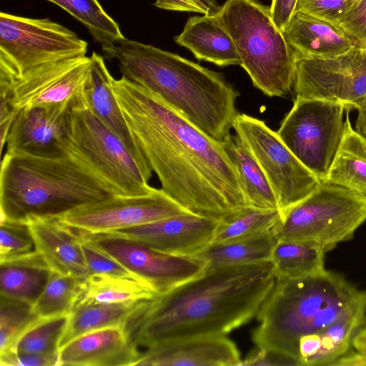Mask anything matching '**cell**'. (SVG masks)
<instances>
[{"mask_svg":"<svg viewBox=\"0 0 366 366\" xmlns=\"http://www.w3.org/2000/svg\"><path fill=\"white\" fill-rule=\"evenodd\" d=\"M362 320H342L320 332L321 346L307 366H330L350 350L353 335L361 326Z\"/></svg>","mask_w":366,"mask_h":366,"instance_id":"e575fe53","label":"cell"},{"mask_svg":"<svg viewBox=\"0 0 366 366\" xmlns=\"http://www.w3.org/2000/svg\"><path fill=\"white\" fill-rule=\"evenodd\" d=\"M84 279L51 271L32 312L39 318L70 314L82 292Z\"/></svg>","mask_w":366,"mask_h":366,"instance_id":"836d02e7","label":"cell"},{"mask_svg":"<svg viewBox=\"0 0 366 366\" xmlns=\"http://www.w3.org/2000/svg\"><path fill=\"white\" fill-rule=\"evenodd\" d=\"M366 220V201L343 187L321 182L288 209L273 228L278 239L315 245L328 252L350 240Z\"/></svg>","mask_w":366,"mask_h":366,"instance_id":"ba28073f","label":"cell"},{"mask_svg":"<svg viewBox=\"0 0 366 366\" xmlns=\"http://www.w3.org/2000/svg\"><path fill=\"white\" fill-rule=\"evenodd\" d=\"M142 352L122 325L84 333L59 350V366H134Z\"/></svg>","mask_w":366,"mask_h":366,"instance_id":"ac0fdd59","label":"cell"},{"mask_svg":"<svg viewBox=\"0 0 366 366\" xmlns=\"http://www.w3.org/2000/svg\"><path fill=\"white\" fill-rule=\"evenodd\" d=\"M77 230L81 237V247L89 274H107L138 278L119 262L95 247L82 236L79 229Z\"/></svg>","mask_w":366,"mask_h":366,"instance_id":"74e56055","label":"cell"},{"mask_svg":"<svg viewBox=\"0 0 366 366\" xmlns=\"http://www.w3.org/2000/svg\"><path fill=\"white\" fill-rule=\"evenodd\" d=\"M90 71L84 88L86 109L125 144L149 182L152 170L137 145L115 97L113 76L102 56L93 52Z\"/></svg>","mask_w":366,"mask_h":366,"instance_id":"d6986e66","label":"cell"},{"mask_svg":"<svg viewBox=\"0 0 366 366\" xmlns=\"http://www.w3.org/2000/svg\"><path fill=\"white\" fill-rule=\"evenodd\" d=\"M1 296L26 303L36 302L51 269L36 252L21 258L0 262Z\"/></svg>","mask_w":366,"mask_h":366,"instance_id":"cb8c5ba5","label":"cell"},{"mask_svg":"<svg viewBox=\"0 0 366 366\" xmlns=\"http://www.w3.org/2000/svg\"><path fill=\"white\" fill-rule=\"evenodd\" d=\"M365 307L366 291L335 271L296 279L276 277L257 314L259 323L252 339L256 347L283 353L301 365V337L320 332L340 320H362Z\"/></svg>","mask_w":366,"mask_h":366,"instance_id":"277c9868","label":"cell"},{"mask_svg":"<svg viewBox=\"0 0 366 366\" xmlns=\"http://www.w3.org/2000/svg\"><path fill=\"white\" fill-rule=\"evenodd\" d=\"M261 365H300L298 361L283 353L256 347L244 360H242L239 366Z\"/></svg>","mask_w":366,"mask_h":366,"instance_id":"b9f144b4","label":"cell"},{"mask_svg":"<svg viewBox=\"0 0 366 366\" xmlns=\"http://www.w3.org/2000/svg\"><path fill=\"white\" fill-rule=\"evenodd\" d=\"M187 212H189L162 189L154 188L144 195L115 194L75 209L59 218L73 228L89 233H104Z\"/></svg>","mask_w":366,"mask_h":366,"instance_id":"9a60e30c","label":"cell"},{"mask_svg":"<svg viewBox=\"0 0 366 366\" xmlns=\"http://www.w3.org/2000/svg\"><path fill=\"white\" fill-rule=\"evenodd\" d=\"M122 76L147 89L222 143L239 114V92L224 76L176 54L124 39L102 46Z\"/></svg>","mask_w":366,"mask_h":366,"instance_id":"3957f363","label":"cell"},{"mask_svg":"<svg viewBox=\"0 0 366 366\" xmlns=\"http://www.w3.org/2000/svg\"><path fill=\"white\" fill-rule=\"evenodd\" d=\"M31 306L1 296L0 354L6 352L19 336L36 319Z\"/></svg>","mask_w":366,"mask_h":366,"instance_id":"d590c367","label":"cell"},{"mask_svg":"<svg viewBox=\"0 0 366 366\" xmlns=\"http://www.w3.org/2000/svg\"><path fill=\"white\" fill-rule=\"evenodd\" d=\"M36 249L51 271L84 279L89 274L79 231L59 217L28 223Z\"/></svg>","mask_w":366,"mask_h":366,"instance_id":"ffe728a7","label":"cell"},{"mask_svg":"<svg viewBox=\"0 0 366 366\" xmlns=\"http://www.w3.org/2000/svg\"><path fill=\"white\" fill-rule=\"evenodd\" d=\"M154 290L144 280L107 274H89L76 304H119L153 299Z\"/></svg>","mask_w":366,"mask_h":366,"instance_id":"83f0119b","label":"cell"},{"mask_svg":"<svg viewBox=\"0 0 366 366\" xmlns=\"http://www.w3.org/2000/svg\"><path fill=\"white\" fill-rule=\"evenodd\" d=\"M88 43L49 19L0 14V80L11 81L40 66L86 56Z\"/></svg>","mask_w":366,"mask_h":366,"instance_id":"9c48e42d","label":"cell"},{"mask_svg":"<svg viewBox=\"0 0 366 366\" xmlns=\"http://www.w3.org/2000/svg\"><path fill=\"white\" fill-rule=\"evenodd\" d=\"M79 230L95 247L149 284L157 295L179 287L201 275L205 269L204 264L194 256L162 252L109 233Z\"/></svg>","mask_w":366,"mask_h":366,"instance_id":"5bb4252c","label":"cell"},{"mask_svg":"<svg viewBox=\"0 0 366 366\" xmlns=\"http://www.w3.org/2000/svg\"><path fill=\"white\" fill-rule=\"evenodd\" d=\"M281 218L278 209L247 206L219 220L211 244L252 237L272 229Z\"/></svg>","mask_w":366,"mask_h":366,"instance_id":"4dcf8cb0","label":"cell"},{"mask_svg":"<svg viewBox=\"0 0 366 366\" xmlns=\"http://www.w3.org/2000/svg\"><path fill=\"white\" fill-rule=\"evenodd\" d=\"M297 0H272L270 12L277 26L282 31L294 12Z\"/></svg>","mask_w":366,"mask_h":366,"instance_id":"ee69618b","label":"cell"},{"mask_svg":"<svg viewBox=\"0 0 366 366\" xmlns=\"http://www.w3.org/2000/svg\"><path fill=\"white\" fill-rule=\"evenodd\" d=\"M154 5L159 9L216 15L221 6L217 0H156Z\"/></svg>","mask_w":366,"mask_h":366,"instance_id":"60d3db41","label":"cell"},{"mask_svg":"<svg viewBox=\"0 0 366 366\" xmlns=\"http://www.w3.org/2000/svg\"><path fill=\"white\" fill-rule=\"evenodd\" d=\"M112 87L162 189L191 213L221 219L249 206L222 144L147 89L122 76Z\"/></svg>","mask_w":366,"mask_h":366,"instance_id":"6da1fadb","label":"cell"},{"mask_svg":"<svg viewBox=\"0 0 366 366\" xmlns=\"http://www.w3.org/2000/svg\"><path fill=\"white\" fill-rule=\"evenodd\" d=\"M360 327H366V307L364 312V316L362 319V322Z\"/></svg>","mask_w":366,"mask_h":366,"instance_id":"c3c4849f","label":"cell"},{"mask_svg":"<svg viewBox=\"0 0 366 366\" xmlns=\"http://www.w3.org/2000/svg\"><path fill=\"white\" fill-rule=\"evenodd\" d=\"M356 109L357 117L355 122V130L366 137V100Z\"/></svg>","mask_w":366,"mask_h":366,"instance_id":"7dc6e473","label":"cell"},{"mask_svg":"<svg viewBox=\"0 0 366 366\" xmlns=\"http://www.w3.org/2000/svg\"><path fill=\"white\" fill-rule=\"evenodd\" d=\"M276 276L271 261L219 267L142 301L123 327L137 347L226 335L257 316Z\"/></svg>","mask_w":366,"mask_h":366,"instance_id":"7a4b0ae2","label":"cell"},{"mask_svg":"<svg viewBox=\"0 0 366 366\" xmlns=\"http://www.w3.org/2000/svg\"><path fill=\"white\" fill-rule=\"evenodd\" d=\"M322 182L347 189L366 201V137L352 128L348 110L342 143Z\"/></svg>","mask_w":366,"mask_h":366,"instance_id":"d4e9b609","label":"cell"},{"mask_svg":"<svg viewBox=\"0 0 366 366\" xmlns=\"http://www.w3.org/2000/svg\"><path fill=\"white\" fill-rule=\"evenodd\" d=\"M67 112L42 107L19 111L6 139V152L46 157L63 154L61 142Z\"/></svg>","mask_w":366,"mask_h":366,"instance_id":"44dd1931","label":"cell"},{"mask_svg":"<svg viewBox=\"0 0 366 366\" xmlns=\"http://www.w3.org/2000/svg\"><path fill=\"white\" fill-rule=\"evenodd\" d=\"M36 252L28 224L0 221V262Z\"/></svg>","mask_w":366,"mask_h":366,"instance_id":"8d00e7d4","label":"cell"},{"mask_svg":"<svg viewBox=\"0 0 366 366\" xmlns=\"http://www.w3.org/2000/svg\"><path fill=\"white\" fill-rule=\"evenodd\" d=\"M351 0H297L294 11H299L340 26Z\"/></svg>","mask_w":366,"mask_h":366,"instance_id":"f35d334b","label":"cell"},{"mask_svg":"<svg viewBox=\"0 0 366 366\" xmlns=\"http://www.w3.org/2000/svg\"><path fill=\"white\" fill-rule=\"evenodd\" d=\"M293 87L297 98L357 109L366 100V49L358 47L329 59L296 56Z\"/></svg>","mask_w":366,"mask_h":366,"instance_id":"4fadbf2b","label":"cell"},{"mask_svg":"<svg viewBox=\"0 0 366 366\" xmlns=\"http://www.w3.org/2000/svg\"><path fill=\"white\" fill-rule=\"evenodd\" d=\"M147 349L135 365L239 366L242 360L236 345L225 335L172 340Z\"/></svg>","mask_w":366,"mask_h":366,"instance_id":"e0dca14e","label":"cell"},{"mask_svg":"<svg viewBox=\"0 0 366 366\" xmlns=\"http://www.w3.org/2000/svg\"><path fill=\"white\" fill-rule=\"evenodd\" d=\"M70 314L39 318L32 322L5 352L47 355L56 354Z\"/></svg>","mask_w":366,"mask_h":366,"instance_id":"1f68e13d","label":"cell"},{"mask_svg":"<svg viewBox=\"0 0 366 366\" xmlns=\"http://www.w3.org/2000/svg\"><path fill=\"white\" fill-rule=\"evenodd\" d=\"M61 149L89 167L117 195H144L154 189L125 144L86 107L67 112Z\"/></svg>","mask_w":366,"mask_h":366,"instance_id":"52a82bcc","label":"cell"},{"mask_svg":"<svg viewBox=\"0 0 366 366\" xmlns=\"http://www.w3.org/2000/svg\"><path fill=\"white\" fill-rule=\"evenodd\" d=\"M141 302L76 304L70 313L66 328L61 338L59 348L75 337L88 332L111 326H123Z\"/></svg>","mask_w":366,"mask_h":366,"instance_id":"f1b7e54d","label":"cell"},{"mask_svg":"<svg viewBox=\"0 0 366 366\" xmlns=\"http://www.w3.org/2000/svg\"><path fill=\"white\" fill-rule=\"evenodd\" d=\"M174 41L199 60L219 66L241 64L234 43L217 14L189 17Z\"/></svg>","mask_w":366,"mask_h":366,"instance_id":"603a6c76","label":"cell"},{"mask_svg":"<svg viewBox=\"0 0 366 366\" xmlns=\"http://www.w3.org/2000/svg\"><path fill=\"white\" fill-rule=\"evenodd\" d=\"M342 104L296 97L277 132L292 153L324 182L342 143L345 120Z\"/></svg>","mask_w":366,"mask_h":366,"instance_id":"30bf717a","label":"cell"},{"mask_svg":"<svg viewBox=\"0 0 366 366\" xmlns=\"http://www.w3.org/2000/svg\"><path fill=\"white\" fill-rule=\"evenodd\" d=\"M71 14L89 31L102 46L125 39L119 24L105 11L98 0H46Z\"/></svg>","mask_w":366,"mask_h":366,"instance_id":"d6a6232c","label":"cell"},{"mask_svg":"<svg viewBox=\"0 0 366 366\" xmlns=\"http://www.w3.org/2000/svg\"><path fill=\"white\" fill-rule=\"evenodd\" d=\"M330 366H366V352L348 351Z\"/></svg>","mask_w":366,"mask_h":366,"instance_id":"f6af8a7d","label":"cell"},{"mask_svg":"<svg viewBox=\"0 0 366 366\" xmlns=\"http://www.w3.org/2000/svg\"><path fill=\"white\" fill-rule=\"evenodd\" d=\"M351 346L357 352H366V327H360L352 337Z\"/></svg>","mask_w":366,"mask_h":366,"instance_id":"bcb514c9","label":"cell"},{"mask_svg":"<svg viewBox=\"0 0 366 366\" xmlns=\"http://www.w3.org/2000/svg\"><path fill=\"white\" fill-rule=\"evenodd\" d=\"M340 27L361 49H366V0H351V4Z\"/></svg>","mask_w":366,"mask_h":366,"instance_id":"ab89813d","label":"cell"},{"mask_svg":"<svg viewBox=\"0 0 366 366\" xmlns=\"http://www.w3.org/2000/svg\"><path fill=\"white\" fill-rule=\"evenodd\" d=\"M115 195L95 173L73 157L6 152L0 172V221L28 224ZM117 195V194H116Z\"/></svg>","mask_w":366,"mask_h":366,"instance_id":"5b68a950","label":"cell"},{"mask_svg":"<svg viewBox=\"0 0 366 366\" xmlns=\"http://www.w3.org/2000/svg\"><path fill=\"white\" fill-rule=\"evenodd\" d=\"M219 220L191 212L109 232L154 249L193 256L212 243Z\"/></svg>","mask_w":366,"mask_h":366,"instance_id":"2e32d148","label":"cell"},{"mask_svg":"<svg viewBox=\"0 0 366 366\" xmlns=\"http://www.w3.org/2000/svg\"><path fill=\"white\" fill-rule=\"evenodd\" d=\"M278 239L273 229L258 235L224 243L210 244L193 256L204 270L270 261Z\"/></svg>","mask_w":366,"mask_h":366,"instance_id":"484cf974","label":"cell"},{"mask_svg":"<svg viewBox=\"0 0 366 366\" xmlns=\"http://www.w3.org/2000/svg\"><path fill=\"white\" fill-rule=\"evenodd\" d=\"M222 144L237 169L249 205L280 211L277 198L264 172L242 140L236 134H229Z\"/></svg>","mask_w":366,"mask_h":366,"instance_id":"4316f807","label":"cell"},{"mask_svg":"<svg viewBox=\"0 0 366 366\" xmlns=\"http://www.w3.org/2000/svg\"><path fill=\"white\" fill-rule=\"evenodd\" d=\"M232 129L264 172L277 198L281 216L321 184L264 121L238 114Z\"/></svg>","mask_w":366,"mask_h":366,"instance_id":"8fae6325","label":"cell"},{"mask_svg":"<svg viewBox=\"0 0 366 366\" xmlns=\"http://www.w3.org/2000/svg\"><path fill=\"white\" fill-rule=\"evenodd\" d=\"M282 34L297 56L334 58L360 47L339 26L299 11L293 12Z\"/></svg>","mask_w":366,"mask_h":366,"instance_id":"7402d4cb","label":"cell"},{"mask_svg":"<svg viewBox=\"0 0 366 366\" xmlns=\"http://www.w3.org/2000/svg\"><path fill=\"white\" fill-rule=\"evenodd\" d=\"M91 59L88 56L44 64L11 80L0 81L1 103L15 116L23 109L42 107L64 112L86 107L84 88Z\"/></svg>","mask_w":366,"mask_h":366,"instance_id":"7c38bea8","label":"cell"},{"mask_svg":"<svg viewBox=\"0 0 366 366\" xmlns=\"http://www.w3.org/2000/svg\"><path fill=\"white\" fill-rule=\"evenodd\" d=\"M321 247L278 239L271 256L276 277L296 279L325 271V255Z\"/></svg>","mask_w":366,"mask_h":366,"instance_id":"f546056e","label":"cell"},{"mask_svg":"<svg viewBox=\"0 0 366 366\" xmlns=\"http://www.w3.org/2000/svg\"><path fill=\"white\" fill-rule=\"evenodd\" d=\"M217 16L253 85L270 97L287 95L294 84L296 54L270 8L256 0H227Z\"/></svg>","mask_w":366,"mask_h":366,"instance_id":"8992f818","label":"cell"},{"mask_svg":"<svg viewBox=\"0 0 366 366\" xmlns=\"http://www.w3.org/2000/svg\"><path fill=\"white\" fill-rule=\"evenodd\" d=\"M1 366H59V352L47 355L6 353L0 355Z\"/></svg>","mask_w":366,"mask_h":366,"instance_id":"7bdbcfd3","label":"cell"}]
</instances>
